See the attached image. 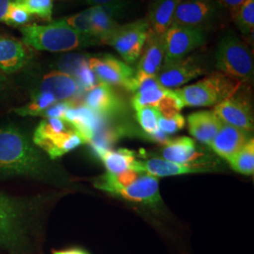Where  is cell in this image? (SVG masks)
Wrapping results in <instances>:
<instances>
[{
    "label": "cell",
    "instance_id": "7a4b0ae2",
    "mask_svg": "<svg viewBox=\"0 0 254 254\" xmlns=\"http://www.w3.org/2000/svg\"><path fill=\"white\" fill-rule=\"evenodd\" d=\"M21 33L23 43L39 51L68 52L98 43L68 26L64 19L47 25H27L21 28Z\"/></svg>",
    "mask_w": 254,
    "mask_h": 254
},
{
    "label": "cell",
    "instance_id": "8fae6325",
    "mask_svg": "<svg viewBox=\"0 0 254 254\" xmlns=\"http://www.w3.org/2000/svg\"><path fill=\"white\" fill-rule=\"evenodd\" d=\"M88 64L98 81L109 86H120L127 90L135 75L129 64L112 55L91 57Z\"/></svg>",
    "mask_w": 254,
    "mask_h": 254
},
{
    "label": "cell",
    "instance_id": "484cf974",
    "mask_svg": "<svg viewBox=\"0 0 254 254\" xmlns=\"http://www.w3.org/2000/svg\"><path fill=\"white\" fill-rule=\"evenodd\" d=\"M94 152L100 157L108 173L111 174H120L128 170H133L136 161V153L128 149H119L116 151L100 149Z\"/></svg>",
    "mask_w": 254,
    "mask_h": 254
},
{
    "label": "cell",
    "instance_id": "e0dca14e",
    "mask_svg": "<svg viewBox=\"0 0 254 254\" xmlns=\"http://www.w3.org/2000/svg\"><path fill=\"white\" fill-rule=\"evenodd\" d=\"M82 89L75 77L61 71L46 74L36 92H50L58 102L73 101L81 93Z\"/></svg>",
    "mask_w": 254,
    "mask_h": 254
},
{
    "label": "cell",
    "instance_id": "f35d334b",
    "mask_svg": "<svg viewBox=\"0 0 254 254\" xmlns=\"http://www.w3.org/2000/svg\"><path fill=\"white\" fill-rule=\"evenodd\" d=\"M76 3H80L84 5H88L91 7H95V6H103V5H108L110 3H114L120 0H73Z\"/></svg>",
    "mask_w": 254,
    "mask_h": 254
},
{
    "label": "cell",
    "instance_id": "ac0fdd59",
    "mask_svg": "<svg viewBox=\"0 0 254 254\" xmlns=\"http://www.w3.org/2000/svg\"><path fill=\"white\" fill-rule=\"evenodd\" d=\"M250 139L249 132L223 123L208 146L215 154L229 161Z\"/></svg>",
    "mask_w": 254,
    "mask_h": 254
},
{
    "label": "cell",
    "instance_id": "ba28073f",
    "mask_svg": "<svg viewBox=\"0 0 254 254\" xmlns=\"http://www.w3.org/2000/svg\"><path fill=\"white\" fill-rule=\"evenodd\" d=\"M202 148L189 136H180L170 139L164 147L162 156L164 159L174 163L199 167L207 170L209 173L215 171L214 156L205 153Z\"/></svg>",
    "mask_w": 254,
    "mask_h": 254
},
{
    "label": "cell",
    "instance_id": "8d00e7d4",
    "mask_svg": "<svg viewBox=\"0 0 254 254\" xmlns=\"http://www.w3.org/2000/svg\"><path fill=\"white\" fill-rule=\"evenodd\" d=\"M73 106H75V102L73 101H64L56 103L50 108L46 109L41 116L48 118L64 119L66 111Z\"/></svg>",
    "mask_w": 254,
    "mask_h": 254
},
{
    "label": "cell",
    "instance_id": "4dcf8cb0",
    "mask_svg": "<svg viewBox=\"0 0 254 254\" xmlns=\"http://www.w3.org/2000/svg\"><path fill=\"white\" fill-rule=\"evenodd\" d=\"M31 15H36L43 20L51 21L55 0H14Z\"/></svg>",
    "mask_w": 254,
    "mask_h": 254
},
{
    "label": "cell",
    "instance_id": "d6a6232c",
    "mask_svg": "<svg viewBox=\"0 0 254 254\" xmlns=\"http://www.w3.org/2000/svg\"><path fill=\"white\" fill-rule=\"evenodd\" d=\"M63 19L68 26L73 27V29H75L76 31L87 36L93 37L92 25H91V7L90 9H85L79 13L74 14L73 16Z\"/></svg>",
    "mask_w": 254,
    "mask_h": 254
},
{
    "label": "cell",
    "instance_id": "9c48e42d",
    "mask_svg": "<svg viewBox=\"0 0 254 254\" xmlns=\"http://www.w3.org/2000/svg\"><path fill=\"white\" fill-rule=\"evenodd\" d=\"M26 205L20 200L0 193V245H17L24 231Z\"/></svg>",
    "mask_w": 254,
    "mask_h": 254
},
{
    "label": "cell",
    "instance_id": "83f0119b",
    "mask_svg": "<svg viewBox=\"0 0 254 254\" xmlns=\"http://www.w3.org/2000/svg\"><path fill=\"white\" fill-rule=\"evenodd\" d=\"M58 103L50 92H35L34 96L26 106L15 109L21 116H41L46 109Z\"/></svg>",
    "mask_w": 254,
    "mask_h": 254
},
{
    "label": "cell",
    "instance_id": "9a60e30c",
    "mask_svg": "<svg viewBox=\"0 0 254 254\" xmlns=\"http://www.w3.org/2000/svg\"><path fill=\"white\" fill-rule=\"evenodd\" d=\"M214 11L211 0H182L175 9L172 26L200 28L213 16Z\"/></svg>",
    "mask_w": 254,
    "mask_h": 254
},
{
    "label": "cell",
    "instance_id": "4316f807",
    "mask_svg": "<svg viewBox=\"0 0 254 254\" xmlns=\"http://www.w3.org/2000/svg\"><path fill=\"white\" fill-rule=\"evenodd\" d=\"M231 168L236 173L253 175L254 173V140L251 138L237 154L229 161Z\"/></svg>",
    "mask_w": 254,
    "mask_h": 254
},
{
    "label": "cell",
    "instance_id": "ab89813d",
    "mask_svg": "<svg viewBox=\"0 0 254 254\" xmlns=\"http://www.w3.org/2000/svg\"><path fill=\"white\" fill-rule=\"evenodd\" d=\"M14 0H0V22L5 23V18L9 10V6Z\"/></svg>",
    "mask_w": 254,
    "mask_h": 254
},
{
    "label": "cell",
    "instance_id": "2e32d148",
    "mask_svg": "<svg viewBox=\"0 0 254 254\" xmlns=\"http://www.w3.org/2000/svg\"><path fill=\"white\" fill-rule=\"evenodd\" d=\"M84 106L103 118L118 114L124 108L123 101L111 86L98 83L87 91Z\"/></svg>",
    "mask_w": 254,
    "mask_h": 254
},
{
    "label": "cell",
    "instance_id": "cb8c5ba5",
    "mask_svg": "<svg viewBox=\"0 0 254 254\" xmlns=\"http://www.w3.org/2000/svg\"><path fill=\"white\" fill-rule=\"evenodd\" d=\"M29 60L25 46L16 40L0 37V70L6 73L22 69Z\"/></svg>",
    "mask_w": 254,
    "mask_h": 254
},
{
    "label": "cell",
    "instance_id": "e575fe53",
    "mask_svg": "<svg viewBox=\"0 0 254 254\" xmlns=\"http://www.w3.org/2000/svg\"><path fill=\"white\" fill-rule=\"evenodd\" d=\"M31 14L14 1L9 6L5 23L10 26H23L30 21Z\"/></svg>",
    "mask_w": 254,
    "mask_h": 254
},
{
    "label": "cell",
    "instance_id": "60d3db41",
    "mask_svg": "<svg viewBox=\"0 0 254 254\" xmlns=\"http://www.w3.org/2000/svg\"><path fill=\"white\" fill-rule=\"evenodd\" d=\"M53 254H89L87 252L80 250V249H70L65 251H56Z\"/></svg>",
    "mask_w": 254,
    "mask_h": 254
},
{
    "label": "cell",
    "instance_id": "d4e9b609",
    "mask_svg": "<svg viewBox=\"0 0 254 254\" xmlns=\"http://www.w3.org/2000/svg\"><path fill=\"white\" fill-rule=\"evenodd\" d=\"M182 0H154L147 22L149 32L164 36L167 30L173 25L175 9Z\"/></svg>",
    "mask_w": 254,
    "mask_h": 254
},
{
    "label": "cell",
    "instance_id": "6da1fadb",
    "mask_svg": "<svg viewBox=\"0 0 254 254\" xmlns=\"http://www.w3.org/2000/svg\"><path fill=\"white\" fill-rule=\"evenodd\" d=\"M45 161L33 141L15 127L0 128V177L43 173Z\"/></svg>",
    "mask_w": 254,
    "mask_h": 254
},
{
    "label": "cell",
    "instance_id": "74e56055",
    "mask_svg": "<svg viewBox=\"0 0 254 254\" xmlns=\"http://www.w3.org/2000/svg\"><path fill=\"white\" fill-rule=\"evenodd\" d=\"M219 3L226 9H229L234 15L236 12V10L239 9V7L244 3L245 0H218Z\"/></svg>",
    "mask_w": 254,
    "mask_h": 254
},
{
    "label": "cell",
    "instance_id": "b9f144b4",
    "mask_svg": "<svg viewBox=\"0 0 254 254\" xmlns=\"http://www.w3.org/2000/svg\"><path fill=\"white\" fill-rule=\"evenodd\" d=\"M0 88H1V80H0Z\"/></svg>",
    "mask_w": 254,
    "mask_h": 254
},
{
    "label": "cell",
    "instance_id": "f1b7e54d",
    "mask_svg": "<svg viewBox=\"0 0 254 254\" xmlns=\"http://www.w3.org/2000/svg\"><path fill=\"white\" fill-rule=\"evenodd\" d=\"M236 26L245 35H253L254 31V0H245L233 15Z\"/></svg>",
    "mask_w": 254,
    "mask_h": 254
},
{
    "label": "cell",
    "instance_id": "5bb4252c",
    "mask_svg": "<svg viewBox=\"0 0 254 254\" xmlns=\"http://www.w3.org/2000/svg\"><path fill=\"white\" fill-rule=\"evenodd\" d=\"M127 91L134 93L132 105L134 109H136L146 106L157 108L170 90L164 88L157 80L156 76H148L135 73L134 78Z\"/></svg>",
    "mask_w": 254,
    "mask_h": 254
},
{
    "label": "cell",
    "instance_id": "4fadbf2b",
    "mask_svg": "<svg viewBox=\"0 0 254 254\" xmlns=\"http://www.w3.org/2000/svg\"><path fill=\"white\" fill-rule=\"evenodd\" d=\"M205 73V69L194 57H186L173 64L162 65L156 74L164 88L173 90Z\"/></svg>",
    "mask_w": 254,
    "mask_h": 254
},
{
    "label": "cell",
    "instance_id": "f546056e",
    "mask_svg": "<svg viewBox=\"0 0 254 254\" xmlns=\"http://www.w3.org/2000/svg\"><path fill=\"white\" fill-rule=\"evenodd\" d=\"M136 120L141 128L145 131L149 136H153L155 134L159 128H158V120L160 113L158 109L154 107H140L136 108Z\"/></svg>",
    "mask_w": 254,
    "mask_h": 254
},
{
    "label": "cell",
    "instance_id": "ffe728a7",
    "mask_svg": "<svg viewBox=\"0 0 254 254\" xmlns=\"http://www.w3.org/2000/svg\"><path fill=\"white\" fill-rule=\"evenodd\" d=\"M104 119L85 106H73L66 111L63 120L82 136L85 143H90L104 125Z\"/></svg>",
    "mask_w": 254,
    "mask_h": 254
},
{
    "label": "cell",
    "instance_id": "44dd1931",
    "mask_svg": "<svg viewBox=\"0 0 254 254\" xmlns=\"http://www.w3.org/2000/svg\"><path fill=\"white\" fill-rule=\"evenodd\" d=\"M164 54V36L149 32L142 53L139 57L136 73L156 76L163 64Z\"/></svg>",
    "mask_w": 254,
    "mask_h": 254
},
{
    "label": "cell",
    "instance_id": "52a82bcc",
    "mask_svg": "<svg viewBox=\"0 0 254 254\" xmlns=\"http://www.w3.org/2000/svg\"><path fill=\"white\" fill-rule=\"evenodd\" d=\"M149 33L147 19H139L127 25L119 26L106 40L127 64H133L139 59Z\"/></svg>",
    "mask_w": 254,
    "mask_h": 254
},
{
    "label": "cell",
    "instance_id": "603a6c76",
    "mask_svg": "<svg viewBox=\"0 0 254 254\" xmlns=\"http://www.w3.org/2000/svg\"><path fill=\"white\" fill-rule=\"evenodd\" d=\"M221 120L213 110L194 112L188 117L189 131L200 143L209 145L222 126Z\"/></svg>",
    "mask_w": 254,
    "mask_h": 254
},
{
    "label": "cell",
    "instance_id": "5b68a950",
    "mask_svg": "<svg viewBox=\"0 0 254 254\" xmlns=\"http://www.w3.org/2000/svg\"><path fill=\"white\" fill-rule=\"evenodd\" d=\"M33 143L56 159L85 143L82 136L63 119L42 121L33 135Z\"/></svg>",
    "mask_w": 254,
    "mask_h": 254
},
{
    "label": "cell",
    "instance_id": "30bf717a",
    "mask_svg": "<svg viewBox=\"0 0 254 254\" xmlns=\"http://www.w3.org/2000/svg\"><path fill=\"white\" fill-rule=\"evenodd\" d=\"M204 35L201 28L172 26L164 34V61L162 65L173 64L188 57L202 46Z\"/></svg>",
    "mask_w": 254,
    "mask_h": 254
},
{
    "label": "cell",
    "instance_id": "3957f363",
    "mask_svg": "<svg viewBox=\"0 0 254 254\" xmlns=\"http://www.w3.org/2000/svg\"><path fill=\"white\" fill-rule=\"evenodd\" d=\"M94 186L132 202L154 204L161 200L157 177L133 170L120 174L107 173L94 182Z\"/></svg>",
    "mask_w": 254,
    "mask_h": 254
},
{
    "label": "cell",
    "instance_id": "836d02e7",
    "mask_svg": "<svg viewBox=\"0 0 254 254\" xmlns=\"http://www.w3.org/2000/svg\"><path fill=\"white\" fill-rule=\"evenodd\" d=\"M186 125V121L180 112L171 115H161L158 120V128L167 135H172L182 130Z\"/></svg>",
    "mask_w": 254,
    "mask_h": 254
},
{
    "label": "cell",
    "instance_id": "d590c367",
    "mask_svg": "<svg viewBox=\"0 0 254 254\" xmlns=\"http://www.w3.org/2000/svg\"><path fill=\"white\" fill-rule=\"evenodd\" d=\"M74 77L79 83L82 91H88L95 87L98 83H100L89 67V64H86L81 67L74 75Z\"/></svg>",
    "mask_w": 254,
    "mask_h": 254
},
{
    "label": "cell",
    "instance_id": "277c9868",
    "mask_svg": "<svg viewBox=\"0 0 254 254\" xmlns=\"http://www.w3.org/2000/svg\"><path fill=\"white\" fill-rule=\"evenodd\" d=\"M241 86V82L218 71L174 91L184 107H212L236 94Z\"/></svg>",
    "mask_w": 254,
    "mask_h": 254
},
{
    "label": "cell",
    "instance_id": "1f68e13d",
    "mask_svg": "<svg viewBox=\"0 0 254 254\" xmlns=\"http://www.w3.org/2000/svg\"><path fill=\"white\" fill-rule=\"evenodd\" d=\"M91 56L84 53H71L64 55L59 59L57 63L58 71L74 75L78 72V70L84 65L88 64L89 59Z\"/></svg>",
    "mask_w": 254,
    "mask_h": 254
},
{
    "label": "cell",
    "instance_id": "d6986e66",
    "mask_svg": "<svg viewBox=\"0 0 254 254\" xmlns=\"http://www.w3.org/2000/svg\"><path fill=\"white\" fill-rule=\"evenodd\" d=\"M125 4L117 1L103 6L91 7V25L93 37L105 44L109 35L120 26L116 18L122 13Z\"/></svg>",
    "mask_w": 254,
    "mask_h": 254
},
{
    "label": "cell",
    "instance_id": "8992f818",
    "mask_svg": "<svg viewBox=\"0 0 254 254\" xmlns=\"http://www.w3.org/2000/svg\"><path fill=\"white\" fill-rule=\"evenodd\" d=\"M219 72L241 82L250 81L254 76V58L251 50L240 39L233 35L224 37L216 52Z\"/></svg>",
    "mask_w": 254,
    "mask_h": 254
},
{
    "label": "cell",
    "instance_id": "7402d4cb",
    "mask_svg": "<svg viewBox=\"0 0 254 254\" xmlns=\"http://www.w3.org/2000/svg\"><path fill=\"white\" fill-rule=\"evenodd\" d=\"M133 171L139 173H147L154 177H166V176H174L188 173H209L207 170L187 166L181 164L174 163L164 158H151L148 160H136Z\"/></svg>",
    "mask_w": 254,
    "mask_h": 254
},
{
    "label": "cell",
    "instance_id": "7c38bea8",
    "mask_svg": "<svg viewBox=\"0 0 254 254\" xmlns=\"http://www.w3.org/2000/svg\"><path fill=\"white\" fill-rule=\"evenodd\" d=\"M222 123L251 133L254 130V113L251 102L238 91L222 101L213 110Z\"/></svg>",
    "mask_w": 254,
    "mask_h": 254
}]
</instances>
